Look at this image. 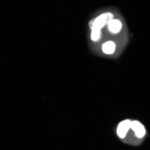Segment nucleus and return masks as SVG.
Returning a JSON list of instances; mask_svg holds the SVG:
<instances>
[{"instance_id": "obj_1", "label": "nucleus", "mask_w": 150, "mask_h": 150, "mask_svg": "<svg viewBox=\"0 0 150 150\" xmlns=\"http://www.w3.org/2000/svg\"><path fill=\"white\" fill-rule=\"evenodd\" d=\"M112 19H113V15L112 13H110V12L103 13L90 23V28H91V30H93V29L102 30Z\"/></svg>"}, {"instance_id": "obj_6", "label": "nucleus", "mask_w": 150, "mask_h": 150, "mask_svg": "<svg viewBox=\"0 0 150 150\" xmlns=\"http://www.w3.org/2000/svg\"><path fill=\"white\" fill-rule=\"evenodd\" d=\"M102 37V30H97V29H93L91 30V40L93 42H96L101 39Z\"/></svg>"}, {"instance_id": "obj_2", "label": "nucleus", "mask_w": 150, "mask_h": 150, "mask_svg": "<svg viewBox=\"0 0 150 150\" xmlns=\"http://www.w3.org/2000/svg\"><path fill=\"white\" fill-rule=\"evenodd\" d=\"M130 124H131V120L129 119L120 122L117 127V135L119 136V138L124 139L126 137L127 133L130 129Z\"/></svg>"}, {"instance_id": "obj_5", "label": "nucleus", "mask_w": 150, "mask_h": 150, "mask_svg": "<svg viewBox=\"0 0 150 150\" xmlns=\"http://www.w3.org/2000/svg\"><path fill=\"white\" fill-rule=\"evenodd\" d=\"M102 50L104 54L112 55L116 50V44L112 40H108L102 45Z\"/></svg>"}, {"instance_id": "obj_3", "label": "nucleus", "mask_w": 150, "mask_h": 150, "mask_svg": "<svg viewBox=\"0 0 150 150\" xmlns=\"http://www.w3.org/2000/svg\"><path fill=\"white\" fill-rule=\"evenodd\" d=\"M130 129L134 131L135 135L137 136L139 139H142L146 135V129L144 125L139 120H131Z\"/></svg>"}, {"instance_id": "obj_4", "label": "nucleus", "mask_w": 150, "mask_h": 150, "mask_svg": "<svg viewBox=\"0 0 150 150\" xmlns=\"http://www.w3.org/2000/svg\"><path fill=\"white\" fill-rule=\"evenodd\" d=\"M107 26H108L109 31L113 34H116V33H119L120 32V30L122 29V23L119 19L113 18L108 23Z\"/></svg>"}]
</instances>
